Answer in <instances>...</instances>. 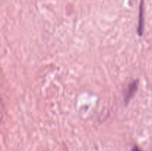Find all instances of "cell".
<instances>
[{
	"label": "cell",
	"mask_w": 152,
	"mask_h": 151,
	"mask_svg": "<svg viewBox=\"0 0 152 151\" xmlns=\"http://www.w3.org/2000/svg\"><path fill=\"white\" fill-rule=\"evenodd\" d=\"M144 21H143V7L142 4H140V16H139V24H138L137 32L140 36H142L143 33L144 29Z\"/></svg>",
	"instance_id": "2"
},
{
	"label": "cell",
	"mask_w": 152,
	"mask_h": 151,
	"mask_svg": "<svg viewBox=\"0 0 152 151\" xmlns=\"http://www.w3.org/2000/svg\"><path fill=\"white\" fill-rule=\"evenodd\" d=\"M132 151H141V150H140L139 149V148L135 146L134 147L133 149H132Z\"/></svg>",
	"instance_id": "3"
},
{
	"label": "cell",
	"mask_w": 152,
	"mask_h": 151,
	"mask_svg": "<svg viewBox=\"0 0 152 151\" xmlns=\"http://www.w3.org/2000/svg\"><path fill=\"white\" fill-rule=\"evenodd\" d=\"M138 87V81L137 80H134V81H132L130 84H129V87L127 89V91H126V96H125V102L126 104H128V102L130 101V99H132L134 96V95L135 94L136 91L137 90Z\"/></svg>",
	"instance_id": "1"
}]
</instances>
